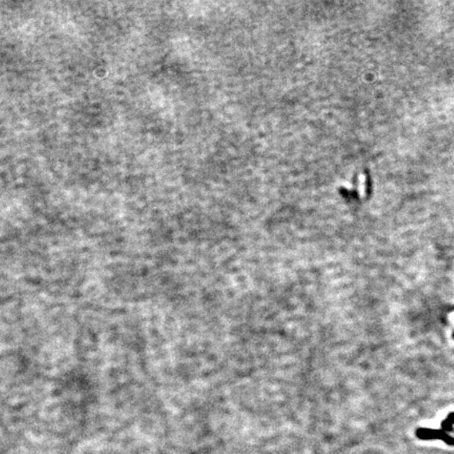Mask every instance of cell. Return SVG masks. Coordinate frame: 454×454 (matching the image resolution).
<instances>
[{
  "label": "cell",
  "mask_w": 454,
  "mask_h": 454,
  "mask_svg": "<svg viewBox=\"0 0 454 454\" xmlns=\"http://www.w3.org/2000/svg\"><path fill=\"white\" fill-rule=\"evenodd\" d=\"M418 436H422V438H442L444 440H446L450 444L453 442L452 440L449 438V436L445 433H442L440 431H433V430H427V429H422L418 430Z\"/></svg>",
  "instance_id": "cell-1"
},
{
  "label": "cell",
  "mask_w": 454,
  "mask_h": 454,
  "mask_svg": "<svg viewBox=\"0 0 454 454\" xmlns=\"http://www.w3.org/2000/svg\"><path fill=\"white\" fill-rule=\"evenodd\" d=\"M453 338H454V334H453Z\"/></svg>",
  "instance_id": "cell-2"
}]
</instances>
